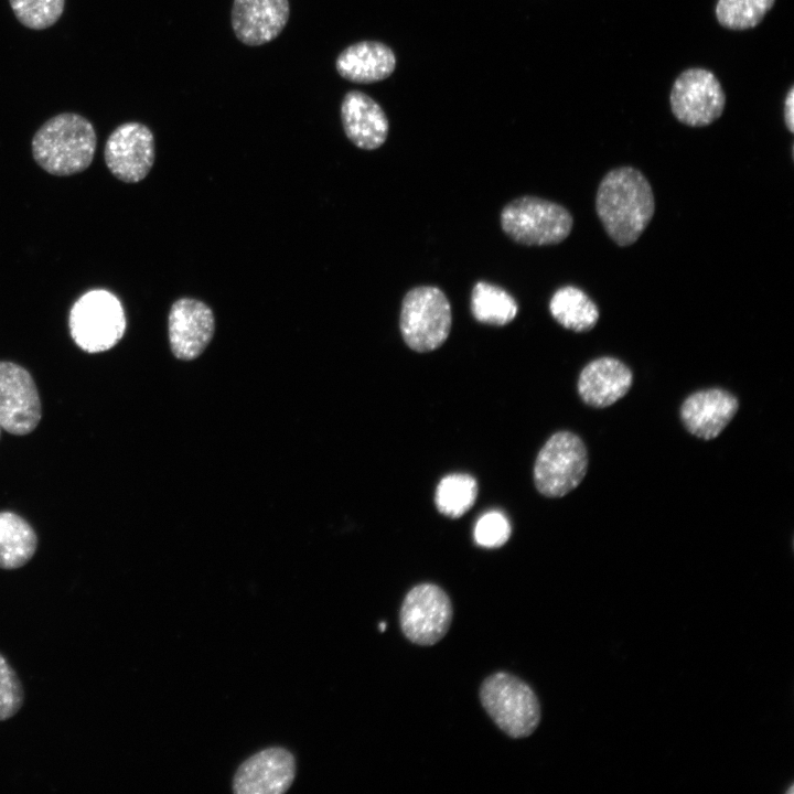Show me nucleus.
<instances>
[{"instance_id":"1","label":"nucleus","mask_w":794,"mask_h":794,"mask_svg":"<svg viewBox=\"0 0 794 794\" xmlns=\"http://www.w3.org/2000/svg\"><path fill=\"white\" fill-rule=\"evenodd\" d=\"M596 211L608 236L621 247L630 246L654 216L651 183L633 167L612 169L598 186Z\"/></svg>"},{"instance_id":"2","label":"nucleus","mask_w":794,"mask_h":794,"mask_svg":"<svg viewBox=\"0 0 794 794\" xmlns=\"http://www.w3.org/2000/svg\"><path fill=\"white\" fill-rule=\"evenodd\" d=\"M97 136L93 124L75 112L47 119L31 141L34 161L47 173L66 176L86 170L93 162Z\"/></svg>"},{"instance_id":"3","label":"nucleus","mask_w":794,"mask_h":794,"mask_svg":"<svg viewBox=\"0 0 794 794\" xmlns=\"http://www.w3.org/2000/svg\"><path fill=\"white\" fill-rule=\"evenodd\" d=\"M503 232L515 243L548 246L564 242L571 233L573 217L562 205L532 195L508 202L500 215Z\"/></svg>"},{"instance_id":"4","label":"nucleus","mask_w":794,"mask_h":794,"mask_svg":"<svg viewBox=\"0 0 794 794\" xmlns=\"http://www.w3.org/2000/svg\"><path fill=\"white\" fill-rule=\"evenodd\" d=\"M68 328L73 341L84 352L108 351L125 334L124 307L120 300L106 289L89 290L72 305Z\"/></svg>"},{"instance_id":"5","label":"nucleus","mask_w":794,"mask_h":794,"mask_svg":"<svg viewBox=\"0 0 794 794\" xmlns=\"http://www.w3.org/2000/svg\"><path fill=\"white\" fill-rule=\"evenodd\" d=\"M480 700L494 723L512 738L530 736L540 721L534 690L508 673L492 674L481 685Z\"/></svg>"},{"instance_id":"6","label":"nucleus","mask_w":794,"mask_h":794,"mask_svg":"<svg viewBox=\"0 0 794 794\" xmlns=\"http://www.w3.org/2000/svg\"><path fill=\"white\" fill-rule=\"evenodd\" d=\"M451 324V304L440 288L418 286L404 296L399 330L412 351L426 353L440 347L450 334Z\"/></svg>"},{"instance_id":"7","label":"nucleus","mask_w":794,"mask_h":794,"mask_svg":"<svg viewBox=\"0 0 794 794\" xmlns=\"http://www.w3.org/2000/svg\"><path fill=\"white\" fill-rule=\"evenodd\" d=\"M588 465V450L582 439L571 431L555 432L537 454L535 486L544 496L562 497L582 482Z\"/></svg>"},{"instance_id":"8","label":"nucleus","mask_w":794,"mask_h":794,"mask_svg":"<svg viewBox=\"0 0 794 794\" xmlns=\"http://www.w3.org/2000/svg\"><path fill=\"white\" fill-rule=\"evenodd\" d=\"M404 635L412 643L433 645L448 632L452 621V604L437 584L420 583L406 594L399 613Z\"/></svg>"},{"instance_id":"9","label":"nucleus","mask_w":794,"mask_h":794,"mask_svg":"<svg viewBox=\"0 0 794 794\" xmlns=\"http://www.w3.org/2000/svg\"><path fill=\"white\" fill-rule=\"evenodd\" d=\"M669 101L678 121L689 127H705L723 112L726 95L713 73L688 68L675 79Z\"/></svg>"},{"instance_id":"10","label":"nucleus","mask_w":794,"mask_h":794,"mask_svg":"<svg viewBox=\"0 0 794 794\" xmlns=\"http://www.w3.org/2000/svg\"><path fill=\"white\" fill-rule=\"evenodd\" d=\"M104 159L116 179L126 183L140 182L148 175L155 160L152 131L137 121L119 125L106 140Z\"/></svg>"},{"instance_id":"11","label":"nucleus","mask_w":794,"mask_h":794,"mask_svg":"<svg viewBox=\"0 0 794 794\" xmlns=\"http://www.w3.org/2000/svg\"><path fill=\"white\" fill-rule=\"evenodd\" d=\"M42 417L40 396L31 374L22 366L0 362V426L11 434L32 432Z\"/></svg>"},{"instance_id":"12","label":"nucleus","mask_w":794,"mask_h":794,"mask_svg":"<svg viewBox=\"0 0 794 794\" xmlns=\"http://www.w3.org/2000/svg\"><path fill=\"white\" fill-rule=\"evenodd\" d=\"M215 332L212 309L190 297L175 300L168 316L170 348L180 361L197 358L207 347Z\"/></svg>"},{"instance_id":"13","label":"nucleus","mask_w":794,"mask_h":794,"mask_svg":"<svg viewBox=\"0 0 794 794\" xmlns=\"http://www.w3.org/2000/svg\"><path fill=\"white\" fill-rule=\"evenodd\" d=\"M296 776V759L281 747L264 749L236 770L233 779L235 794H281L287 792Z\"/></svg>"},{"instance_id":"14","label":"nucleus","mask_w":794,"mask_h":794,"mask_svg":"<svg viewBox=\"0 0 794 794\" xmlns=\"http://www.w3.org/2000/svg\"><path fill=\"white\" fill-rule=\"evenodd\" d=\"M739 399L731 391L712 387L688 395L679 409L685 429L702 440L716 439L739 410Z\"/></svg>"},{"instance_id":"15","label":"nucleus","mask_w":794,"mask_h":794,"mask_svg":"<svg viewBox=\"0 0 794 794\" xmlns=\"http://www.w3.org/2000/svg\"><path fill=\"white\" fill-rule=\"evenodd\" d=\"M290 17L289 0H234L230 22L236 37L248 46L275 40Z\"/></svg>"},{"instance_id":"16","label":"nucleus","mask_w":794,"mask_h":794,"mask_svg":"<svg viewBox=\"0 0 794 794\" xmlns=\"http://www.w3.org/2000/svg\"><path fill=\"white\" fill-rule=\"evenodd\" d=\"M632 384L633 373L625 363L616 357L601 356L581 369L577 389L588 406L605 408L623 398Z\"/></svg>"},{"instance_id":"17","label":"nucleus","mask_w":794,"mask_h":794,"mask_svg":"<svg viewBox=\"0 0 794 794\" xmlns=\"http://www.w3.org/2000/svg\"><path fill=\"white\" fill-rule=\"evenodd\" d=\"M341 119L347 139L363 150H375L386 141L389 122L382 107L360 90L347 92L341 105Z\"/></svg>"},{"instance_id":"18","label":"nucleus","mask_w":794,"mask_h":794,"mask_svg":"<svg viewBox=\"0 0 794 794\" xmlns=\"http://www.w3.org/2000/svg\"><path fill=\"white\" fill-rule=\"evenodd\" d=\"M340 76L356 84H372L389 77L396 57L389 46L377 41H362L344 49L335 61Z\"/></svg>"},{"instance_id":"19","label":"nucleus","mask_w":794,"mask_h":794,"mask_svg":"<svg viewBox=\"0 0 794 794\" xmlns=\"http://www.w3.org/2000/svg\"><path fill=\"white\" fill-rule=\"evenodd\" d=\"M36 547V534L24 518L12 512H0V569L23 567L32 559Z\"/></svg>"},{"instance_id":"20","label":"nucleus","mask_w":794,"mask_h":794,"mask_svg":"<svg viewBox=\"0 0 794 794\" xmlns=\"http://www.w3.org/2000/svg\"><path fill=\"white\" fill-rule=\"evenodd\" d=\"M549 312L562 328L577 333L591 331L600 316L594 301L575 286H564L554 292Z\"/></svg>"},{"instance_id":"21","label":"nucleus","mask_w":794,"mask_h":794,"mask_svg":"<svg viewBox=\"0 0 794 794\" xmlns=\"http://www.w3.org/2000/svg\"><path fill=\"white\" fill-rule=\"evenodd\" d=\"M470 310L478 322L503 326L515 319L518 304L502 287L487 281H478L471 291Z\"/></svg>"},{"instance_id":"22","label":"nucleus","mask_w":794,"mask_h":794,"mask_svg":"<svg viewBox=\"0 0 794 794\" xmlns=\"http://www.w3.org/2000/svg\"><path fill=\"white\" fill-rule=\"evenodd\" d=\"M476 496L478 484L473 476L452 473L439 482L434 493V504L441 514L459 518L473 506Z\"/></svg>"},{"instance_id":"23","label":"nucleus","mask_w":794,"mask_h":794,"mask_svg":"<svg viewBox=\"0 0 794 794\" xmlns=\"http://www.w3.org/2000/svg\"><path fill=\"white\" fill-rule=\"evenodd\" d=\"M775 0H718L716 17L726 29L742 31L760 24Z\"/></svg>"},{"instance_id":"24","label":"nucleus","mask_w":794,"mask_h":794,"mask_svg":"<svg viewBox=\"0 0 794 794\" xmlns=\"http://www.w3.org/2000/svg\"><path fill=\"white\" fill-rule=\"evenodd\" d=\"M18 21L31 30L54 25L63 14L65 0H9Z\"/></svg>"},{"instance_id":"25","label":"nucleus","mask_w":794,"mask_h":794,"mask_svg":"<svg viewBox=\"0 0 794 794\" xmlns=\"http://www.w3.org/2000/svg\"><path fill=\"white\" fill-rule=\"evenodd\" d=\"M23 702L22 683L8 659L0 653V721L17 715Z\"/></svg>"},{"instance_id":"26","label":"nucleus","mask_w":794,"mask_h":794,"mask_svg":"<svg viewBox=\"0 0 794 794\" xmlns=\"http://www.w3.org/2000/svg\"><path fill=\"white\" fill-rule=\"evenodd\" d=\"M511 533L507 517L498 511H490L478 519L474 540L481 547L497 548L508 540Z\"/></svg>"},{"instance_id":"27","label":"nucleus","mask_w":794,"mask_h":794,"mask_svg":"<svg viewBox=\"0 0 794 794\" xmlns=\"http://www.w3.org/2000/svg\"><path fill=\"white\" fill-rule=\"evenodd\" d=\"M784 121L790 132L794 131V87L792 86L784 101Z\"/></svg>"},{"instance_id":"28","label":"nucleus","mask_w":794,"mask_h":794,"mask_svg":"<svg viewBox=\"0 0 794 794\" xmlns=\"http://www.w3.org/2000/svg\"><path fill=\"white\" fill-rule=\"evenodd\" d=\"M385 626H386L385 623H380V624H379L380 631H384V630H385Z\"/></svg>"},{"instance_id":"29","label":"nucleus","mask_w":794,"mask_h":794,"mask_svg":"<svg viewBox=\"0 0 794 794\" xmlns=\"http://www.w3.org/2000/svg\"><path fill=\"white\" fill-rule=\"evenodd\" d=\"M0 431H1V426H0Z\"/></svg>"}]
</instances>
